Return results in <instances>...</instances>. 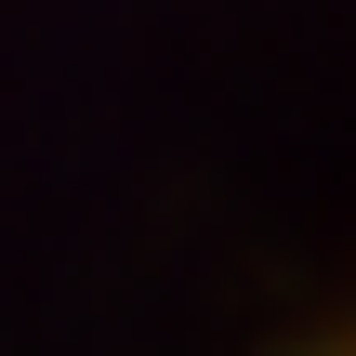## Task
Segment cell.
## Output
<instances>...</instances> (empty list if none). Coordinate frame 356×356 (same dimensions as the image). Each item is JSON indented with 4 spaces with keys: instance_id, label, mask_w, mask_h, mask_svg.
Returning <instances> with one entry per match:
<instances>
[{
    "instance_id": "obj_1",
    "label": "cell",
    "mask_w": 356,
    "mask_h": 356,
    "mask_svg": "<svg viewBox=\"0 0 356 356\" xmlns=\"http://www.w3.org/2000/svg\"><path fill=\"white\" fill-rule=\"evenodd\" d=\"M343 356H356V343H343Z\"/></svg>"
}]
</instances>
